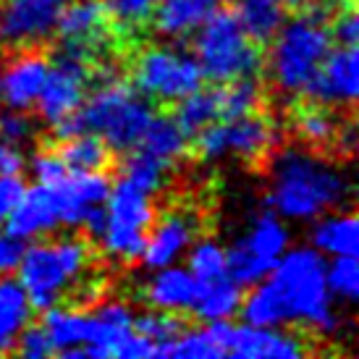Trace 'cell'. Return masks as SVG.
Instances as JSON below:
<instances>
[{
	"mask_svg": "<svg viewBox=\"0 0 359 359\" xmlns=\"http://www.w3.org/2000/svg\"><path fill=\"white\" fill-rule=\"evenodd\" d=\"M330 3H336V6H349V3H354V0H330Z\"/></svg>",
	"mask_w": 359,
	"mask_h": 359,
	"instance_id": "c3c4849f",
	"label": "cell"
},
{
	"mask_svg": "<svg viewBox=\"0 0 359 359\" xmlns=\"http://www.w3.org/2000/svg\"><path fill=\"white\" fill-rule=\"evenodd\" d=\"M197 289L200 283L191 276L187 265H165V268H155L147 283L142 286V299L147 302L150 309H163V312H191L194 299H197Z\"/></svg>",
	"mask_w": 359,
	"mask_h": 359,
	"instance_id": "d6986e66",
	"label": "cell"
},
{
	"mask_svg": "<svg viewBox=\"0 0 359 359\" xmlns=\"http://www.w3.org/2000/svg\"><path fill=\"white\" fill-rule=\"evenodd\" d=\"M309 244L320 252V255H351L357 257L359 252V223L357 215L351 210L336 208L312 220L309 229Z\"/></svg>",
	"mask_w": 359,
	"mask_h": 359,
	"instance_id": "7402d4cb",
	"label": "cell"
},
{
	"mask_svg": "<svg viewBox=\"0 0 359 359\" xmlns=\"http://www.w3.org/2000/svg\"><path fill=\"white\" fill-rule=\"evenodd\" d=\"M0 74H3V69H0Z\"/></svg>",
	"mask_w": 359,
	"mask_h": 359,
	"instance_id": "f907efd6",
	"label": "cell"
},
{
	"mask_svg": "<svg viewBox=\"0 0 359 359\" xmlns=\"http://www.w3.org/2000/svg\"><path fill=\"white\" fill-rule=\"evenodd\" d=\"M205 76L194 53L179 45H150L134 60V87L147 100L179 102L200 90Z\"/></svg>",
	"mask_w": 359,
	"mask_h": 359,
	"instance_id": "ba28073f",
	"label": "cell"
},
{
	"mask_svg": "<svg viewBox=\"0 0 359 359\" xmlns=\"http://www.w3.org/2000/svg\"><path fill=\"white\" fill-rule=\"evenodd\" d=\"M158 218L155 194L134 187L121 176L110 184V194L105 200V220L95 239L100 241L102 252L116 262L131 265L142 257L147 231Z\"/></svg>",
	"mask_w": 359,
	"mask_h": 359,
	"instance_id": "52a82bcc",
	"label": "cell"
},
{
	"mask_svg": "<svg viewBox=\"0 0 359 359\" xmlns=\"http://www.w3.org/2000/svg\"><path fill=\"white\" fill-rule=\"evenodd\" d=\"M0 229H3V223H0Z\"/></svg>",
	"mask_w": 359,
	"mask_h": 359,
	"instance_id": "681fc988",
	"label": "cell"
},
{
	"mask_svg": "<svg viewBox=\"0 0 359 359\" xmlns=\"http://www.w3.org/2000/svg\"><path fill=\"white\" fill-rule=\"evenodd\" d=\"M21 252H24V244L19 239H13L11 233H0V278L16 273Z\"/></svg>",
	"mask_w": 359,
	"mask_h": 359,
	"instance_id": "f6af8a7d",
	"label": "cell"
},
{
	"mask_svg": "<svg viewBox=\"0 0 359 359\" xmlns=\"http://www.w3.org/2000/svg\"><path fill=\"white\" fill-rule=\"evenodd\" d=\"M359 95L357 45H336L320 63L304 97L328 108H354Z\"/></svg>",
	"mask_w": 359,
	"mask_h": 359,
	"instance_id": "7c38bea8",
	"label": "cell"
},
{
	"mask_svg": "<svg viewBox=\"0 0 359 359\" xmlns=\"http://www.w3.org/2000/svg\"><path fill=\"white\" fill-rule=\"evenodd\" d=\"M50 60L40 53H24L0 74V102L13 110H29L40 97Z\"/></svg>",
	"mask_w": 359,
	"mask_h": 359,
	"instance_id": "ac0fdd59",
	"label": "cell"
},
{
	"mask_svg": "<svg viewBox=\"0 0 359 359\" xmlns=\"http://www.w3.org/2000/svg\"><path fill=\"white\" fill-rule=\"evenodd\" d=\"M116 357L118 359H150V357H158V346H155L147 336H142V333H137V330H131L129 336L118 344Z\"/></svg>",
	"mask_w": 359,
	"mask_h": 359,
	"instance_id": "7bdbcfd3",
	"label": "cell"
},
{
	"mask_svg": "<svg viewBox=\"0 0 359 359\" xmlns=\"http://www.w3.org/2000/svg\"><path fill=\"white\" fill-rule=\"evenodd\" d=\"M187 270L197 278V283H210V280L226 278V247L215 239H197L191 241L187 250Z\"/></svg>",
	"mask_w": 359,
	"mask_h": 359,
	"instance_id": "d6a6232c",
	"label": "cell"
},
{
	"mask_svg": "<svg viewBox=\"0 0 359 359\" xmlns=\"http://www.w3.org/2000/svg\"><path fill=\"white\" fill-rule=\"evenodd\" d=\"M241 307V286L226 276V278L210 280V283H200L197 289V299L191 312L205 323L212 320H229L233 318Z\"/></svg>",
	"mask_w": 359,
	"mask_h": 359,
	"instance_id": "83f0119b",
	"label": "cell"
},
{
	"mask_svg": "<svg viewBox=\"0 0 359 359\" xmlns=\"http://www.w3.org/2000/svg\"><path fill=\"white\" fill-rule=\"evenodd\" d=\"M134 150L147 152L150 158L160 160L163 165L173 168L189 150V137L181 131L176 118H170V116H152V121L147 123L144 134H142L140 144Z\"/></svg>",
	"mask_w": 359,
	"mask_h": 359,
	"instance_id": "484cf974",
	"label": "cell"
},
{
	"mask_svg": "<svg viewBox=\"0 0 359 359\" xmlns=\"http://www.w3.org/2000/svg\"><path fill=\"white\" fill-rule=\"evenodd\" d=\"M278 144V129L268 116H239V118H220L210 123L200 134H194V150L202 160H244L259 163Z\"/></svg>",
	"mask_w": 359,
	"mask_h": 359,
	"instance_id": "9c48e42d",
	"label": "cell"
},
{
	"mask_svg": "<svg viewBox=\"0 0 359 359\" xmlns=\"http://www.w3.org/2000/svg\"><path fill=\"white\" fill-rule=\"evenodd\" d=\"M294 129L312 147H328V144L336 142L341 121L336 118L333 108L309 100V105H304V108L294 113Z\"/></svg>",
	"mask_w": 359,
	"mask_h": 359,
	"instance_id": "4dcf8cb0",
	"label": "cell"
},
{
	"mask_svg": "<svg viewBox=\"0 0 359 359\" xmlns=\"http://www.w3.org/2000/svg\"><path fill=\"white\" fill-rule=\"evenodd\" d=\"M241 241H244L265 265L273 268L280 259V255L291 247L289 220H283L278 212H273V210L268 208L265 212H259V215L252 218L250 229L241 236Z\"/></svg>",
	"mask_w": 359,
	"mask_h": 359,
	"instance_id": "cb8c5ba5",
	"label": "cell"
},
{
	"mask_svg": "<svg viewBox=\"0 0 359 359\" xmlns=\"http://www.w3.org/2000/svg\"><path fill=\"white\" fill-rule=\"evenodd\" d=\"M280 3H283V6H286V8H307L309 3H315V0H280Z\"/></svg>",
	"mask_w": 359,
	"mask_h": 359,
	"instance_id": "7dc6e473",
	"label": "cell"
},
{
	"mask_svg": "<svg viewBox=\"0 0 359 359\" xmlns=\"http://www.w3.org/2000/svg\"><path fill=\"white\" fill-rule=\"evenodd\" d=\"M333 48L328 13L309 3L299 16L286 19L270 40L268 71L273 87L286 97H304L320 63Z\"/></svg>",
	"mask_w": 359,
	"mask_h": 359,
	"instance_id": "3957f363",
	"label": "cell"
},
{
	"mask_svg": "<svg viewBox=\"0 0 359 359\" xmlns=\"http://www.w3.org/2000/svg\"><path fill=\"white\" fill-rule=\"evenodd\" d=\"M0 45L32 50L53 37L60 11L69 0H0Z\"/></svg>",
	"mask_w": 359,
	"mask_h": 359,
	"instance_id": "8fae6325",
	"label": "cell"
},
{
	"mask_svg": "<svg viewBox=\"0 0 359 359\" xmlns=\"http://www.w3.org/2000/svg\"><path fill=\"white\" fill-rule=\"evenodd\" d=\"M218 108L220 118H239L257 113L262 102V87L257 84V76H244L226 84H218Z\"/></svg>",
	"mask_w": 359,
	"mask_h": 359,
	"instance_id": "1f68e13d",
	"label": "cell"
},
{
	"mask_svg": "<svg viewBox=\"0 0 359 359\" xmlns=\"http://www.w3.org/2000/svg\"><path fill=\"white\" fill-rule=\"evenodd\" d=\"M92 84V55L60 45L40 90L34 108L48 126L69 118L81 108Z\"/></svg>",
	"mask_w": 359,
	"mask_h": 359,
	"instance_id": "30bf717a",
	"label": "cell"
},
{
	"mask_svg": "<svg viewBox=\"0 0 359 359\" xmlns=\"http://www.w3.org/2000/svg\"><path fill=\"white\" fill-rule=\"evenodd\" d=\"M168 357L176 359H220L226 357L220 344L215 341V336L210 333V328H191V330H181V336L168 349Z\"/></svg>",
	"mask_w": 359,
	"mask_h": 359,
	"instance_id": "8d00e7d4",
	"label": "cell"
},
{
	"mask_svg": "<svg viewBox=\"0 0 359 359\" xmlns=\"http://www.w3.org/2000/svg\"><path fill=\"white\" fill-rule=\"evenodd\" d=\"M307 344L280 328L262 325H233L229 357L239 359H299L307 354Z\"/></svg>",
	"mask_w": 359,
	"mask_h": 359,
	"instance_id": "e0dca14e",
	"label": "cell"
},
{
	"mask_svg": "<svg viewBox=\"0 0 359 359\" xmlns=\"http://www.w3.org/2000/svg\"><path fill=\"white\" fill-rule=\"evenodd\" d=\"M32 320V304L19 278H0V354H8L16 346L19 333Z\"/></svg>",
	"mask_w": 359,
	"mask_h": 359,
	"instance_id": "d4e9b609",
	"label": "cell"
},
{
	"mask_svg": "<svg viewBox=\"0 0 359 359\" xmlns=\"http://www.w3.org/2000/svg\"><path fill=\"white\" fill-rule=\"evenodd\" d=\"M58 152L69 170H105L113 160L110 144L92 131H81L76 137L63 140Z\"/></svg>",
	"mask_w": 359,
	"mask_h": 359,
	"instance_id": "f1b7e54d",
	"label": "cell"
},
{
	"mask_svg": "<svg viewBox=\"0 0 359 359\" xmlns=\"http://www.w3.org/2000/svg\"><path fill=\"white\" fill-rule=\"evenodd\" d=\"M150 100L137 92L134 84L118 79L113 71H100L97 87L76 110L81 131L100 134L113 152H129L140 144L142 134L152 121Z\"/></svg>",
	"mask_w": 359,
	"mask_h": 359,
	"instance_id": "5b68a950",
	"label": "cell"
},
{
	"mask_svg": "<svg viewBox=\"0 0 359 359\" xmlns=\"http://www.w3.org/2000/svg\"><path fill=\"white\" fill-rule=\"evenodd\" d=\"M176 123L181 126V131L187 137H194L200 134L205 126L220 121V108H218V92L212 87H200V90L189 92L187 97H181L176 102V113H173Z\"/></svg>",
	"mask_w": 359,
	"mask_h": 359,
	"instance_id": "f546056e",
	"label": "cell"
},
{
	"mask_svg": "<svg viewBox=\"0 0 359 359\" xmlns=\"http://www.w3.org/2000/svg\"><path fill=\"white\" fill-rule=\"evenodd\" d=\"M55 229H60V212L53 189L48 184L27 187L21 200L13 205L6 218V233L27 244V241L50 236Z\"/></svg>",
	"mask_w": 359,
	"mask_h": 359,
	"instance_id": "2e32d148",
	"label": "cell"
},
{
	"mask_svg": "<svg viewBox=\"0 0 359 359\" xmlns=\"http://www.w3.org/2000/svg\"><path fill=\"white\" fill-rule=\"evenodd\" d=\"M233 16L257 45H268L286 21V6L280 0H233Z\"/></svg>",
	"mask_w": 359,
	"mask_h": 359,
	"instance_id": "4316f807",
	"label": "cell"
},
{
	"mask_svg": "<svg viewBox=\"0 0 359 359\" xmlns=\"http://www.w3.org/2000/svg\"><path fill=\"white\" fill-rule=\"evenodd\" d=\"M24 189H27V184L21 176H3L0 173V223H6L8 212L21 200Z\"/></svg>",
	"mask_w": 359,
	"mask_h": 359,
	"instance_id": "ee69618b",
	"label": "cell"
},
{
	"mask_svg": "<svg viewBox=\"0 0 359 359\" xmlns=\"http://www.w3.org/2000/svg\"><path fill=\"white\" fill-rule=\"evenodd\" d=\"M351 200V181L341 165L304 147H286L270 160L268 208L283 220L312 223Z\"/></svg>",
	"mask_w": 359,
	"mask_h": 359,
	"instance_id": "7a4b0ae2",
	"label": "cell"
},
{
	"mask_svg": "<svg viewBox=\"0 0 359 359\" xmlns=\"http://www.w3.org/2000/svg\"><path fill=\"white\" fill-rule=\"evenodd\" d=\"M13 351L24 359H48L53 357V346H50V339H48V333L42 325H27V328L19 333V339H16V346Z\"/></svg>",
	"mask_w": 359,
	"mask_h": 359,
	"instance_id": "ab89813d",
	"label": "cell"
},
{
	"mask_svg": "<svg viewBox=\"0 0 359 359\" xmlns=\"http://www.w3.org/2000/svg\"><path fill=\"white\" fill-rule=\"evenodd\" d=\"M110 24L113 21L105 0H69L60 11L53 34H58L63 48L95 55V50L108 40Z\"/></svg>",
	"mask_w": 359,
	"mask_h": 359,
	"instance_id": "9a60e30c",
	"label": "cell"
},
{
	"mask_svg": "<svg viewBox=\"0 0 359 359\" xmlns=\"http://www.w3.org/2000/svg\"><path fill=\"white\" fill-rule=\"evenodd\" d=\"M330 37L339 45H357L359 40V16L354 11V3L349 6H341V11L328 21Z\"/></svg>",
	"mask_w": 359,
	"mask_h": 359,
	"instance_id": "b9f144b4",
	"label": "cell"
},
{
	"mask_svg": "<svg viewBox=\"0 0 359 359\" xmlns=\"http://www.w3.org/2000/svg\"><path fill=\"white\" fill-rule=\"evenodd\" d=\"M27 168V158L16 144L0 142V173L3 176H21V170Z\"/></svg>",
	"mask_w": 359,
	"mask_h": 359,
	"instance_id": "bcb514c9",
	"label": "cell"
},
{
	"mask_svg": "<svg viewBox=\"0 0 359 359\" xmlns=\"http://www.w3.org/2000/svg\"><path fill=\"white\" fill-rule=\"evenodd\" d=\"M134 330V312L123 302H105L92 309V341L84 349V357L108 359L116 357L118 344Z\"/></svg>",
	"mask_w": 359,
	"mask_h": 359,
	"instance_id": "44dd1931",
	"label": "cell"
},
{
	"mask_svg": "<svg viewBox=\"0 0 359 359\" xmlns=\"http://www.w3.org/2000/svg\"><path fill=\"white\" fill-rule=\"evenodd\" d=\"M58 202L60 226L81 229L92 212L105 208L110 194V179L105 170H69L55 184H48Z\"/></svg>",
	"mask_w": 359,
	"mask_h": 359,
	"instance_id": "4fadbf2b",
	"label": "cell"
},
{
	"mask_svg": "<svg viewBox=\"0 0 359 359\" xmlns=\"http://www.w3.org/2000/svg\"><path fill=\"white\" fill-rule=\"evenodd\" d=\"M229 0H158L152 11V27L165 40H187L202 21L210 19Z\"/></svg>",
	"mask_w": 359,
	"mask_h": 359,
	"instance_id": "ffe728a7",
	"label": "cell"
},
{
	"mask_svg": "<svg viewBox=\"0 0 359 359\" xmlns=\"http://www.w3.org/2000/svg\"><path fill=\"white\" fill-rule=\"evenodd\" d=\"M92 265V250L81 236H60L53 241H37L24 247L19 259V283L29 297L32 309L55 307L63 297L87 278Z\"/></svg>",
	"mask_w": 359,
	"mask_h": 359,
	"instance_id": "277c9868",
	"label": "cell"
},
{
	"mask_svg": "<svg viewBox=\"0 0 359 359\" xmlns=\"http://www.w3.org/2000/svg\"><path fill=\"white\" fill-rule=\"evenodd\" d=\"M325 280L330 297L341 304H354L359 297V265L351 255H336L325 259Z\"/></svg>",
	"mask_w": 359,
	"mask_h": 359,
	"instance_id": "e575fe53",
	"label": "cell"
},
{
	"mask_svg": "<svg viewBox=\"0 0 359 359\" xmlns=\"http://www.w3.org/2000/svg\"><path fill=\"white\" fill-rule=\"evenodd\" d=\"M187 328L181 315L176 312H163V309H147L140 318H134V330L147 336L158 346V357H168L170 344L179 339L181 330Z\"/></svg>",
	"mask_w": 359,
	"mask_h": 359,
	"instance_id": "836d02e7",
	"label": "cell"
},
{
	"mask_svg": "<svg viewBox=\"0 0 359 359\" xmlns=\"http://www.w3.org/2000/svg\"><path fill=\"white\" fill-rule=\"evenodd\" d=\"M250 289L239 307L247 325L283 328L297 323L323 336L339 330L336 299L325 280V255L312 244L289 247L268 276Z\"/></svg>",
	"mask_w": 359,
	"mask_h": 359,
	"instance_id": "6da1fadb",
	"label": "cell"
},
{
	"mask_svg": "<svg viewBox=\"0 0 359 359\" xmlns=\"http://www.w3.org/2000/svg\"><path fill=\"white\" fill-rule=\"evenodd\" d=\"M29 170L37 184H55L69 173V165L63 163L58 150H40L32 158Z\"/></svg>",
	"mask_w": 359,
	"mask_h": 359,
	"instance_id": "60d3db41",
	"label": "cell"
},
{
	"mask_svg": "<svg viewBox=\"0 0 359 359\" xmlns=\"http://www.w3.org/2000/svg\"><path fill=\"white\" fill-rule=\"evenodd\" d=\"M200 236V218L191 210H168L163 218H155V223L147 231L144 250H142V262L150 270L165 268L179 262L191 241Z\"/></svg>",
	"mask_w": 359,
	"mask_h": 359,
	"instance_id": "5bb4252c",
	"label": "cell"
},
{
	"mask_svg": "<svg viewBox=\"0 0 359 359\" xmlns=\"http://www.w3.org/2000/svg\"><path fill=\"white\" fill-rule=\"evenodd\" d=\"M194 58L202 76L212 84H226L244 76H257L265 66L262 45L244 32L233 11H215L194 29Z\"/></svg>",
	"mask_w": 359,
	"mask_h": 359,
	"instance_id": "8992f818",
	"label": "cell"
},
{
	"mask_svg": "<svg viewBox=\"0 0 359 359\" xmlns=\"http://www.w3.org/2000/svg\"><path fill=\"white\" fill-rule=\"evenodd\" d=\"M42 328L48 333L53 346V354H66L71 349H87L92 341V312L87 309H71V307H55L42 312ZM87 359V357H84Z\"/></svg>",
	"mask_w": 359,
	"mask_h": 359,
	"instance_id": "603a6c76",
	"label": "cell"
},
{
	"mask_svg": "<svg viewBox=\"0 0 359 359\" xmlns=\"http://www.w3.org/2000/svg\"><path fill=\"white\" fill-rule=\"evenodd\" d=\"M32 134H34V121L27 116V110H0V142L21 147L24 142L32 140Z\"/></svg>",
	"mask_w": 359,
	"mask_h": 359,
	"instance_id": "f35d334b",
	"label": "cell"
},
{
	"mask_svg": "<svg viewBox=\"0 0 359 359\" xmlns=\"http://www.w3.org/2000/svg\"><path fill=\"white\" fill-rule=\"evenodd\" d=\"M110 13V21L118 29H140L152 19V11L158 6V0H105Z\"/></svg>",
	"mask_w": 359,
	"mask_h": 359,
	"instance_id": "74e56055",
	"label": "cell"
},
{
	"mask_svg": "<svg viewBox=\"0 0 359 359\" xmlns=\"http://www.w3.org/2000/svg\"><path fill=\"white\" fill-rule=\"evenodd\" d=\"M168 165H163L160 160L150 158L147 152L142 150H129L126 152V163H123V179L131 181L134 187L144 189L147 194H158L165 184V176H168Z\"/></svg>",
	"mask_w": 359,
	"mask_h": 359,
	"instance_id": "d590c367",
	"label": "cell"
}]
</instances>
